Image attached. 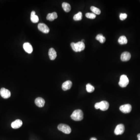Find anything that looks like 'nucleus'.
<instances>
[{
    "label": "nucleus",
    "instance_id": "27",
    "mask_svg": "<svg viewBox=\"0 0 140 140\" xmlns=\"http://www.w3.org/2000/svg\"><path fill=\"white\" fill-rule=\"evenodd\" d=\"M90 140H97V139L95 137H92L90 138Z\"/></svg>",
    "mask_w": 140,
    "mask_h": 140
},
{
    "label": "nucleus",
    "instance_id": "28",
    "mask_svg": "<svg viewBox=\"0 0 140 140\" xmlns=\"http://www.w3.org/2000/svg\"><path fill=\"white\" fill-rule=\"evenodd\" d=\"M137 137L138 138V140H140V134H138L137 135Z\"/></svg>",
    "mask_w": 140,
    "mask_h": 140
},
{
    "label": "nucleus",
    "instance_id": "3",
    "mask_svg": "<svg viewBox=\"0 0 140 140\" xmlns=\"http://www.w3.org/2000/svg\"><path fill=\"white\" fill-rule=\"evenodd\" d=\"M58 130L66 134H69L71 132V129L68 125L64 124H60L58 126Z\"/></svg>",
    "mask_w": 140,
    "mask_h": 140
},
{
    "label": "nucleus",
    "instance_id": "20",
    "mask_svg": "<svg viewBox=\"0 0 140 140\" xmlns=\"http://www.w3.org/2000/svg\"><path fill=\"white\" fill-rule=\"evenodd\" d=\"M96 39L98 41L101 43H104L106 41V38L103 36V35L101 34L97 35L96 37Z\"/></svg>",
    "mask_w": 140,
    "mask_h": 140
},
{
    "label": "nucleus",
    "instance_id": "16",
    "mask_svg": "<svg viewBox=\"0 0 140 140\" xmlns=\"http://www.w3.org/2000/svg\"><path fill=\"white\" fill-rule=\"evenodd\" d=\"M57 17L58 15L57 12H53L52 13H49L47 16L46 19L48 20L53 21L54 20L57 19Z\"/></svg>",
    "mask_w": 140,
    "mask_h": 140
},
{
    "label": "nucleus",
    "instance_id": "8",
    "mask_svg": "<svg viewBox=\"0 0 140 140\" xmlns=\"http://www.w3.org/2000/svg\"><path fill=\"white\" fill-rule=\"evenodd\" d=\"M38 29L40 31L45 34H48L49 32V27L43 23H39L38 25Z\"/></svg>",
    "mask_w": 140,
    "mask_h": 140
},
{
    "label": "nucleus",
    "instance_id": "1",
    "mask_svg": "<svg viewBox=\"0 0 140 140\" xmlns=\"http://www.w3.org/2000/svg\"><path fill=\"white\" fill-rule=\"evenodd\" d=\"M72 49L74 52H80L84 50L85 48V44L82 41H80L77 43H72L71 44Z\"/></svg>",
    "mask_w": 140,
    "mask_h": 140
},
{
    "label": "nucleus",
    "instance_id": "6",
    "mask_svg": "<svg viewBox=\"0 0 140 140\" xmlns=\"http://www.w3.org/2000/svg\"><path fill=\"white\" fill-rule=\"evenodd\" d=\"M124 130L125 128L123 124H118L115 129L114 132L115 134L116 135L122 134L124 132Z\"/></svg>",
    "mask_w": 140,
    "mask_h": 140
},
{
    "label": "nucleus",
    "instance_id": "23",
    "mask_svg": "<svg viewBox=\"0 0 140 140\" xmlns=\"http://www.w3.org/2000/svg\"><path fill=\"white\" fill-rule=\"evenodd\" d=\"M86 91L88 93H92L94 91L95 88L90 84L88 83L86 85Z\"/></svg>",
    "mask_w": 140,
    "mask_h": 140
},
{
    "label": "nucleus",
    "instance_id": "13",
    "mask_svg": "<svg viewBox=\"0 0 140 140\" xmlns=\"http://www.w3.org/2000/svg\"><path fill=\"white\" fill-rule=\"evenodd\" d=\"M22 124L23 123L22 121L20 120H17L11 123V126L13 129H17L21 126Z\"/></svg>",
    "mask_w": 140,
    "mask_h": 140
},
{
    "label": "nucleus",
    "instance_id": "2",
    "mask_svg": "<svg viewBox=\"0 0 140 140\" xmlns=\"http://www.w3.org/2000/svg\"><path fill=\"white\" fill-rule=\"evenodd\" d=\"M71 117L74 120L80 121L83 119V113L80 109H77L73 112Z\"/></svg>",
    "mask_w": 140,
    "mask_h": 140
},
{
    "label": "nucleus",
    "instance_id": "19",
    "mask_svg": "<svg viewBox=\"0 0 140 140\" xmlns=\"http://www.w3.org/2000/svg\"><path fill=\"white\" fill-rule=\"evenodd\" d=\"M118 42L120 44L123 45L126 44L128 42V40L125 36L123 35L120 37L118 39Z\"/></svg>",
    "mask_w": 140,
    "mask_h": 140
},
{
    "label": "nucleus",
    "instance_id": "17",
    "mask_svg": "<svg viewBox=\"0 0 140 140\" xmlns=\"http://www.w3.org/2000/svg\"><path fill=\"white\" fill-rule=\"evenodd\" d=\"M30 20L32 22L34 23H37L39 20L38 17L35 15V12L34 11H32L31 12Z\"/></svg>",
    "mask_w": 140,
    "mask_h": 140
},
{
    "label": "nucleus",
    "instance_id": "10",
    "mask_svg": "<svg viewBox=\"0 0 140 140\" xmlns=\"http://www.w3.org/2000/svg\"><path fill=\"white\" fill-rule=\"evenodd\" d=\"M109 105L106 101H102L100 102V108L101 111H106L109 108Z\"/></svg>",
    "mask_w": 140,
    "mask_h": 140
},
{
    "label": "nucleus",
    "instance_id": "25",
    "mask_svg": "<svg viewBox=\"0 0 140 140\" xmlns=\"http://www.w3.org/2000/svg\"><path fill=\"white\" fill-rule=\"evenodd\" d=\"M127 17V14L126 13H121L120 15V18L121 20H125Z\"/></svg>",
    "mask_w": 140,
    "mask_h": 140
},
{
    "label": "nucleus",
    "instance_id": "21",
    "mask_svg": "<svg viewBox=\"0 0 140 140\" xmlns=\"http://www.w3.org/2000/svg\"><path fill=\"white\" fill-rule=\"evenodd\" d=\"M82 17L83 15L82 12H79L74 16L73 19L75 21H80L82 20Z\"/></svg>",
    "mask_w": 140,
    "mask_h": 140
},
{
    "label": "nucleus",
    "instance_id": "22",
    "mask_svg": "<svg viewBox=\"0 0 140 140\" xmlns=\"http://www.w3.org/2000/svg\"><path fill=\"white\" fill-rule=\"evenodd\" d=\"M91 11L94 13L95 14L97 15H100L101 13L100 10L97 7H95L94 6H92L90 8Z\"/></svg>",
    "mask_w": 140,
    "mask_h": 140
},
{
    "label": "nucleus",
    "instance_id": "24",
    "mask_svg": "<svg viewBox=\"0 0 140 140\" xmlns=\"http://www.w3.org/2000/svg\"><path fill=\"white\" fill-rule=\"evenodd\" d=\"M86 17L89 19H93L96 18V15L93 13H87L86 14Z\"/></svg>",
    "mask_w": 140,
    "mask_h": 140
},
{
    "label": "nucleus",
    "instance_id": "7",
    "mask_svg": "<svg viewBox=\"0 0 140 140\" xmlns=\"http://www.w3.org/2000/svg\"><path fill=\"white\" fill-rule=\"evenodd\" d=\"M0 94L2 97L7 99L11 97V93L8 90L3 88L0 90Z\"/></svg>",
    "mask_w": 140,
    "mask_h": 140
},
{
    "label": "nucleus",
    "instance_id": "9",
    "mask_svg": "<svg viewBox=\"0 0 140 140\" xmlns=\"http://www.w3.org/2000/svg\"><path fill=\"white\" fill-rule=\"evenodd\" d=\"M131 54L127 52H123L121 55V60L123 61H126L129 60L131 58Z\"/></svg>",
    "mask_w": 140,
    "mask_h": 140
},
{
    "label": "nucleus",
    "instance_id": "26",
    "mask_svg": "<svg viewBox=\"0 0 140 140\" xmlns=\"http://www.w3.org/2000/svg\"><path fill=\"white\" fill-rule=\"evenodd\" d=\"M95 109H99L100 108V103H97L95 104Z\"/></svg>",
    "mask_w": 140,
    "mask_h": 140
},
{
    "label": "nucleus",
    "instance_id": "12",
    "mask_svg": "<svg viewBox=\"0 0 140 140\" xmlns=\"http://www.w3.org/2000/svg\"><path fill=\"white\" fill-rule=\"evenodd\" d=\"M72 86V82L71 81H67L62 85V88L64 91L69 90Z\"/></svg>",
    "mask_w": 140,
    "mask_h": 140
},
{
    "label": "nucleus",
    "instance_id": "15",
    "mask_svg": "<svg viewBox=\"0 0 140 140\" xmlns=\"http://www.w3.org/2000/svg\"><path fill=\"white\" fill-rule=\"evenodd\" d=\"M48 55L49 58L52 60H55L57 57V52L53 48L49 49Z\"/></svg>",
    "mask_w": 140,
    "mask_h": 140
},
{
    "label": "nucleus",
    "instance_id": "4",
    "mask_svg": "<svg viewBox=\"0 0 140 140\" xmlns=\"http://www.w3.org/2000/svg\"><path fill=\"white\" fill-rule=\"evenodd\" d=\"M129 81L127 76L125 75H122L120 78L119 84L120 86L122 88L126 87L129 84Z\"/></svg>",
    "mask_w": 140,
    "mask_h": 140
},
{
    "label": "nucleus",
    "instance_id": "11",
    "mask_svg": "<svg viewBox=\"0 0 140 140\" xmlns=\"http://www.w3.org/2000/svg\"><path fill=\"white\" fill-rule=\"evenodd\" d=\"M23 48L25 51L27 53L30 54L33 52V48L32 45L29 43H25L23 45Z\"/></svg>",
    "mask_w": 140,
    "mask_h": 140
},
{
    "label": "nucleus",
    "instance_id": "5",
    "mask_svg": "<svg viewBox=\"0 0 140 140\" xmlns=\"http://www.w3.org/2000/svg\"><path fill=\"white\" fill-rule=\"evenodd\" d=\"M132 107L129 104L122 105L120 107V110L124 114L130 113L132 111Z\"/></svg>",
    "mask_w": 140,
    "mask_h": 140
},
{
    "label": "nucleus",
    "instance_id": "14",
    "mask_svg": "<svg viewBox=\"0 0 140 140\" xmlns=\"http://www.w3.org/2000/svg\"><path fill=\"white\" fill-rule=\"evenodd\" d=\"M35 103L36 106L40 107H44L45 104V100L43 98L41 97H38L35 99Z\"/></svg>",
    "mask_w": 140,
    "mask_h": 140
},
{
    "label": "nucleus",
    "instance_id": "18",
    "mask_svg": "<svg viewBox=\"0 0 140 140\" xmlns=\"http://www.w3.org/2000/svg\"><path fill=\"white\" fill-rule=\"evenodd\" d=\"M62 7L64 11L66 12H69L71 11V9L70 5L67 3H63L62 4Z\"/></svg>",
    "mask_w": 140,
    "mask_h": 140
}]
</instances>
